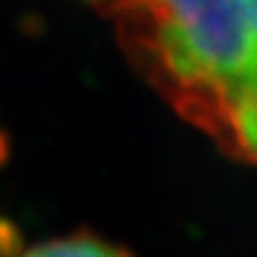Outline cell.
Here are the masks:
<instances>
[{"label":"cell","instance_id":"obj_1","mask_svg":"<svg viewBox=\"0 0 257 257\" xmlns=\"http://www.w3.org/2000/svg\"><path fill=\"white\" fill-rule=\"evenodd\" d=\"M107 15L143 81L257 167V0H107Z\"/></svg>","mask_w":257,"mask_h":257},{"label":"cell","instance_id":"obj_2","mask_svg":"<svg viewBox=\"0 0 257 257\" xmlns=\"http://www.w3.org/2000/svg\"><path fill=\"white\" fill-rule=\"evenodd\" d=\"M19 257H131L124 248L112 245L107 240L91 233H74L64 238L46 240L41 245L29 248Z\"/></svg>","mask_w":257,"mask_h":257}]
</instances>
